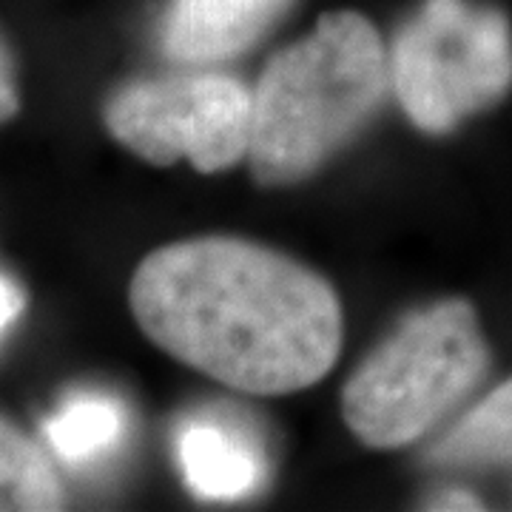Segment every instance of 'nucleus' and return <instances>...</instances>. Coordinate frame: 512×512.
Wrapping results in <instances>:
<instances>
[{
  "label": "nucleus",
  "instance_id": "obj_4",
  "mask_svg": "<svg viewBox=\"0 0 512 512\" xmlns=\"http://www.w3.org/2000/svg\"><path fill=\"white\" fill-rule=\"evenodd\" d=\"M390 80L410 123L447 134L512 89V32L493 6L424 0L390 49Z\"/></svg>",
  "mask_w": 512,
  "mask_h": 512
},
{
  "label": "nucleus",
  "instance_id": "obj_8",
  "mask_svg": "<svg viewBox=\"0 0 512 512\" xmlns=\"http://www.w3.org/2000/svg\"><path fill=\"white\" fill-rule=\"evenodd\" d=\"M436 467L478 470L512 464V379L461 416L453 430L430 450Z\"/></svg>",
  "mask_w": 512,
  "mask_h": 512
},
{
  "label": "nucleus",
  "instance_id": "obj_1",
  "mask_svg": "<svg viewBox=\"0 0 512 512\" xmlns=\"http://www.w3.org/2000/svg\"><path fill=\"white\" fill-rule=\"evenodd\" d=\"M137 325L171 359L254 396L325 379L342 348V305L325 276L237 237L163 245L131 276Z\"/></svg>",
  "mask_w": 512,
  "mask_h": 512
},
{
  "label": "nucleus",
  "instance_id": "obj_6",
  "mask_svg": "<svg viewBox=\"0 0 512 512\" xmlns=\"http://www.w3.org/2000/svg\"><path fill=\"white\" fill-rule=\"evenodd\" d=\"M293 6V0H171L163 52L177 63H220L242 55Z\"/></svg>",
  "mask_w": 512,
  "mask_h": 512
},
{
  "label": "nucleus",
  "instance_id": "obj_9",
  "mask_svg": "<svg viewBox=\"0 0 512 512\" xmlns=\"http://www.w3.org/2000/svg\"><path fill=\"white\" fill-rule=\"evenodd\" d=\"M66 493L52 461L0 416V512L63 510Z\"/></svg>",
  "mask_w": 512,
  "mask_h": 512
},
{
  "label": "nucleus",
  "instance_id": "obj_3",
  "mask_svg": "<svg viewBox=\"0 0 512 512\" xmlns=\"http://www.w3.org/2000/svg\"><path fill=\"white\" fill-rule=\"evenodd\" d=\"M487 365L490 350L467 299L410 313L345 384V424L365 447L399 450L470 396Z\"/></svg>",
  "mask_w": 512,
  "mask_h": 512
},
{
  "label": "nucleus",
  "instance_id": "obj_5",
  "mask_svg": "<svg viewBox=\"0 0 512 512\" xmlns=\"http://www.w3.org/2000/svg\"><path fill=\"white\" fill-rule=\"evenodd\" d=\"M103 120L111 137L146 163L188 160L200 174H217L248 160L254 97L225 74H171L117 89Z\"/></svg>",
  "mask_w": 512,
  "mask_h": 512
},
{
  "label": "nucleus",
  "instance_id": "obj_2",
  "mask_svg": "<svg viewBox=\"0 0 512 512\" xmlns=\"http://www.w3.org/2000/svg\"><path fill=\"white\" fill-rule=\"evenodd\" d=\"M393 89L379 29L359 12H328L308 37L271 57L254 97L248 163L262 185L313 177L350 143Z\"/></svg>",
  "mask_w": 512,
  "mask_h": 512
},
{
  "label": "nucleus",
  "instance_id": "obj_7",
  "mask_svg": "<svg viewBox=\"0 0 512 512\" xmlns=\"http://www.w3.org/2000/svg\"><path fill=\"white\" fill-rule=\"evenodd\" d=\"M177 450L185 481L200 498H245L256 493L265 478V458L254 441L220 421H188Z\"/></svg>",
  "mask_w": 512,
  "mask_h": 512
},
{
  "label": "nucleus",
  "instance_id": "obj_13",
  "mask_svg": "<svg viewBox=\"0 0 512 512\" xmlns=\"http://www.w3.org/2000/svg\"><path fill=\"white\" fill-rule=\"evenodd\" d=\"M433 507H436V510H481V504H478L473 495L467 493L439 495Z\"/></svg>",
  "mask_w": 512,
  "mask_h": 512
},
{
  "label": "nucleus",
  "instance_id": "obj_10",
  "mask_svg": "<svg viewBox=\"0 0 512 512\" xmlns=\"http://www.w3.org/2000/svg\"><path fill=\"white\" fill-rule=\"evenodd\" d=\"M126 413L109 396H77L43 424L46 439L66 461H86L123 436Z\"/></svg>",
  "mask_w": 512,
  "mask_h": 512
},
{
  "label": "nucleus",
  "instance_id": "obj_12",
  "mask_svg": "<svg viewBox=\"0 0 512 512\" xmlns=\"http://www.w3.org/2000/svg\"><path fill=\"white\" fill-rule=\"evenodd\" d=\"M26 305V296L9 276H0V330L12 325Z\"/></svg>",
  "mask_w": 512,
  "mask_h": 512
},
{
  "label": "nucleus",
  "instance_id": "obj_11",
  "mask_svg": "<svg viewBox=\"0 0 512 512\" xmlns=\"http://www.w3.org/2000/svg\"><path fill=\"white\" fill-rule=\"evenodd\" d=\"M18 111V80H15V63L0 37V123L9 120Z\"/></svg>",
  "mask_w": 512,
  "mask_h": 512
}]
</instances>
